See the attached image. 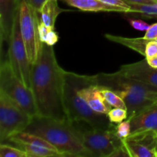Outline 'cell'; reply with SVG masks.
Returning <instances> with one entry per match:
<instances>
[{
  "label": "cell",
  "mask_w": 157,
  "mask_h": 157,
  "mask_svg": "<svg viewBox=\"0 0 157 157\" xmlns=\"http://www.w3.org/2000/svg\"><path fill=\"white\" fill-rule=\"evenodd\" d=\"M25 131L44 138L65 156L94 157L68 121H61L37 115L32 118Z\"/></svg>",
  "instance_id": "2"
},
{
  "label": "cell",
  "mask_w": 157,
  "mask_h": 157,
  "mask_svg": "<svg viewBox=\"0 0 157 157\" xmlns=\"http://www.w3.org/2000/svg\"><path fill=\"white\" fill-rule=\"evenodd\" d=\"M93 78L97 84L110 90H127L157 99V87L124 76L117 71L109 74L100 73L93 75Z\"/></svg>",
  "instance_id": "9"
},
{
  "label": "cell",
  "mask_w": 157,
  "mask_h": 157,
  "mask_svg": "<svg viewBox=\"0 0 157 157\" xmlns=\"http://www.w3.org/2000/svg\"><path fill=\"white\" fill-rule=\"evenodd\" d=\"M98 1L101 2L104 4L108 5L110 6H114V7L121 8V9H124L127 11L126 14L129 13L130 12V6H129L128 3L124 2V0H98Z\"/></svg>",
  "instance_id": "26"
},
{
  "label": "cell",
  "mask_w": 157,
  "mask_h": 157,
  "mask_svg": "<svg viewBox=\"0 0 157 157\" xmlns=\"http://www.w3.org/2000/svg\"><path fill=\"white\" fill-rule=\"evenodd\" d=\"M116 134L122 140L127 139L131 133V118L127 117L116 126Z\"/></svg>",
  "instance_id": "24"
},
{
  "label": "cell",
  "mask_w": 157,
  "mask_h": 157,
  "mask_svg": "<svg viewBox=\"0 0 157 157\" xmlns=\"http://www.w3.org/2000/svg\"><path fill=\"white\" fill-rule=\"evenodd\" d=\"M145 58H150L157 55V41H149L146 46Z\"/></svg>",
  "instance_id": "28"
},
{
  "label": "cell",
  "mask_w": 157,
  "mask_h": 157,
  "mask_svg": "<svg viewBox=\"0 0 157 157\" xmlns=\"http://www.w3.org/2000/svg\"><path fill=\"white\" fill-rule=\"evenodd\" d=\"M147 58L148 64H150L152 67L157 69V55H154V56L153 57H150V58Z\"/></svg>",
  "instance_id": "32"
},
{
  "label": "cell",
  "mask_w": 157,
  "mask_h": 157,
  "mask_svg": "<svg viewBox=\"0 0 157 157\" xmlns=\"http://www.w3.org/2000/svg\"><path fill=\"white\" fill-rule=\"evenodd\" d=\"M156 1H157V0H156Z\"/></svg>",
  "instance_id": "34"
},
{
  "label": "cell",
  "mask_w": 157,
  "mask_h": 157,
  "mask_svg": "<svg viewBox=\"0 0 157 157\" xmlns=\"http://www.w3.org/2000/svg\"><path fill=\"white\" fill-rule=\"evenodd\" d=\"M129 6H130L129 14H136L145 18H157V2L153 4L130 3Z\"/></svg>",
  "instance_id": "20"
},
{
  "label": "cell",
  "mask_w": 157,
  "mask_h": 157,
  "mask_svg": "<svg viewBox=\"0 0 157 157\" xmlns=\"http://www.w3.org/2000/svg\"><path fill=\"white\" fill-rule=\"evenodd\" d=\"M149 130L157 133V103L131 118V133Z\"/></svg>",
  "instance_id": "15"
},
{
  "label": "cell",
  "mask_w": 157,
  "mask_h": 157,
  "mask_svg": "<svg viewBox=\"0 0 157 157\" xmlns=\"http://www.w3.org/2000/svg\"><path fill=\"white\" fill-rule=\"evenodd\" d=\"M84 147L94 156L110 157L123 146L122 140L116 134V126L110 129H98L85 123H71Z\"/></svg>",
  "instance_id": "4"
},
{
  "label": "cell",
  "mask_w": 157,
  "mask_h": 157,
  "mask_svg": "<svg viewBox=\"0 0 157 157\" xmlns=\"http://www.w3.org/2000/svg\"><path fill=\"white\" fill-rule=\"evenodd\" d=\"M128 21L130 25L139 31H147L150 27V25L143 21L142 19H136V18H128Z\"/></svg>",
  "instance_id": "27"
},
{
  "label": "cell",
  "mask_w": 157,
  "mask_h": 157,
  "mask_svg": "<svg viewBox=\"0 0 157 157\" xmlns=\"http://www.w3.org/2000/svg\"><path fill=\"white\" fill-rule=\"evenodd\" d=\"M64 11L59 7L58 0H45L39 12L41 21L48 27L55 29L57 18Z\"/></svg>",
  "instance_id": "17"
},
{
  "label": "cell",
  "mask_w": 157,
  "mask_h": 157,
  "mask_svg": "<svg viewBox=\"0 0 157 157\" xmlns=\"http://www.w3.org/2000/svg\"><path fill=\"white\" fill-rule=\"evenodd\" d=\"M107 117L113 124H120L128 117V113L126 109L114 107L109 111Z\"/></svg>",
  "instance_id": "25"
},
{
  "label": "cell",
  "mask_w": 157,
  "mask_h": 157,
  "mask_svg": "<svg viewBox=\"0 0 157 157\" xmlns=\"http://www.w3.org/2000/svg\"><path fill=\"white\" fill-rule=\"evenodd\" d=\"M64 81L65 71L58 63L53 46L42 42L31 72V90L38 116L68 121L64 101Z\"/></svg>",
  "instance_id": "1"
},
{
  "label": "cell",
  "mask_w": 157,
  "mask_h": 157,
  "mask_svg": "<svg viewBox=\"0 0 157 157\" xmlns=\"http://www.w3.org/2000/svg\"><path fill=\"white\" fill-rule=\"evenodd\" d=\"M25 1L29 6H32V8H34L35 10H37L38 12H40L41 6H42L43 3L44 2L45 0H25Z\"/></svg>",
  "instance_id": "30"
},
{
  "label": "cell",
  "mask_w": 157,
  "mask_h": 157,
  "mask_svg": "<svg viewBox=\"0 0 157 157\" xmlns=\"http://www.w3.org/2000/svg\"><path fill=\"white\" fill-rule=\"evenodd\" d=\"M104 36L109 41L126 46L145 57L146 46L149 40L146 39L144 37L143 38H127V37L113 35L110 34H106Z\"/></svg>",
  "instance_id": "18"
},
{
  "label": "cell",
  "mask_w": 157,
  "mask_h": 157,
  "mask_svg": "<svg viewBox=\"0 0 157 157\" xmlns=\"http://www.w3.org/2000/svg\"><path fill=\"white\" fill-rule=\"evenodd\" d=\"M144 38L149 40V41L157 39V22L151 25L148 30L146 31Z\"/></svg>",
  "instance_id": "29"
},
{
  "label": "cell",
  "mask_w": 157,
  "mask_h": 157,
  "mask_svg": "<svg viewBox=\"0 0 157 157\" xmlns=\"http://www.w3.org/2000/svg\"><path fill=\"white\" fill-rule=\"evenodd\" d=\"M8 58L16 76L31 89V72L32 64L30 63L26 52L25 46L21 34L19 22V11L15 16L12 27V35L9 40Z\"/></svg>",
  "instance_id": "8"
},
{
  "label": "cell",
  "mask_w": 157,
  "mask_h": 157,
  "mask_svg": "<svg viewBox=\"0 0 157 157\" xmlns=\"http://www.w3.org/2000/svg\"><path fill=\"white\" fill-rule=\"evenodd\" d=\"M68 6L84 12H116L126 13L127 11L114 6L104 4L98 0H61Z\"/></svg>",
  "instance_id": "16"
},
{
  "label": "cell",
  "mask_w": 157,
  "mask_h": 157,
  "mask_svg": "<svg viewBox=\"0 0 157 157\" xmlns=\"http://www.w3.org/2000/svg\"><path fill=\"white\" fill-rule=\"evenodd\" d=\"M101 90H102V93L104 94V98H105L106 101L108 102V104L111 107H119V108H123L127 110V106H126L124 100L116 92L104 87H102Z\"/></svg>",
  "instance_id": "22"
},
{
  "label": "cell",
  "mask_w": 157,
  "mask_h": 157,
  "mask_svg": "<svg viewBox=\"0 0 157 157\" xmlns=\"http://www.w3.org/2000/svg\"><path fill=\"white\" fill-rule=\"evenodd\" d=\"M0 90L32 118L38 115L32 90L16 76L8 56L1 61Z\"/></svg>",
  "instance_id": "5"
},
{
  "label": "cell",
  "mask_w": 157,
  "mask_h": 157,
  "mask_svg": "<svg viewBox=\"0 0 157 157\" xmlns=\"http://www.w3.org/2000/svg\"><path fill=\"white\" fill-rule=\"evenodd\" d=\"M121 75L157 87V69L152 67L147 58L137 62L124 64L117 71Z\"/></svg>",
  "instance_id": "11"
},
{
  "label": "cell",
  "mask_w": 157,
  "mask_h": 157,
  "mask_svg": "<svg viewBox=\"0 0 157 157\" xmlns=\"http://www.w3.org/2000/svg\"><path fill=\"white\" fill-rule=\"evenodd\" d=\"M127 3H136V4H153L157 2L156 0H124Z\"/></svg>",
  "instance_id": "31"
},
{
  "label": "cell",
  "mask_w": 157,
  "mask_h": 157,
  "mask_svg": "<svg viewBox=\"0 0 157 157\" xmlns=\"http://www.w3.org/2000/svg\"><path fill=\"white\" fill-rule=\"evenodd\" d=\"M0 157H28V156L21 149L2 143L0 144Z\"/></svg>",
  "instance_id": "23"
},
{
  "label": "cell",
  "mask_w": 157,
  "mask_h": 157,
  "mask_svg": "<svg viewBox=\"0 0 157 157\" xmlns=\"http://www.w3.org/2000/svg\"><path fill=\"white\" fill-rule=\"evenodd\" d=\"M38 32L41 42L45 43L48 45L54 46L59 39L58 34L55 32V29L48 27L41 21H40L38 25Z\"/></svg>",
  "instance_id": "21"
},
{
  "label": "cell",
  "mask_w": 157,
  "mask_h": 157,
  "mask_svg": "<svg viewBox=\"0 0 157 157\" xmlns=\"http://www.w3.org/2000/svg\"><path fill=\"white\" fill-rule=\"evenodd\" d=\"M156 41H157V39H156Z\"/></svg>",
  "instance_id": "33"
},
{
  "label": "cell",
  "mask_w": 157,
  "mask_h": 157,
  "mask_svg": "<svg viewBox=\"0 0 157 157\" xmlns=\"http://www.w3.org/2000/svg\"><path fill=\"white\" fill-rule=\"evenodd\" d=\"M116 92L125 103L127 106L128 117H133L150 106L156 104L157 99L152 97L146 96L140 94L133 93L124 90H113Z\"/></svg>",
  "instance_id": "14"
},
{
  "label": "cell",
  "mask_w": 157,
  "mask_h": 157,
  "mask_svg": "<svg viewBox=\"0 0 157 157\" xmlns=\"http://www.w3.org/2000/svg\"><path fill=\"white\" fill-rule=\"evenodd\" d=\"M40 13L21 0L19 7V22L21 37L25 46L30 63L34 64L38 59L41 41L38 32V25L41 21Z\"/></svg>",
  "instance_id": "6"
},
{
  "label": "cell",
  "mask_w": 157,
  "mask_h": 157,
  "mask_svg": "<svg viewBox=\"0 0 157 157\" xmlns=\"http://www.w3.org/2000/svg\"><path fill=\"white\" fill-rule=\"evenodd\" d=\"M22 150L27 153L28 157H64L63 153L58 150H52L44 147L30 145V144H20L18 145Z\"/></svg>",
  "instance_id": "19"
},
{
  "label": "cell",
  "mask_w": 157,
  "mask_h": 157,
  "mask_svg": "<svg viewBox=\"0 0 157 157\" xmlns=\"http://www.w3.org/2000/svg\"><path fill=\"white\" fill-rule=\"evenodd\" d=\"M123 143L130 157H157V133L154 130L130 133Z\"/></svg>",
  "instance_id": "10"
},
{
  "label": "cell",
  "mask_w": 157,
  "mask_h": 157,
  "mask_svg": "<svg viewBox=\"0 0 157 157\" xmlns=\"http://www.w3.org/2000/svg\"><path fill=\"white\" fill-rule=\"evenodd\" d=\"M93 75H82L65 71L64 101L68 121L71 123H85L98 129H110L114 124L107 114L94 110L78 94L81 87L94 82Z\"/></svg>",
  "instance_id": "3"
},
{
  "label": "cell",
  "mask_w": 157,
  "mask_h": 157,
  "mask_svg": "<svg viewBox=\"0 0 157 157\" xmlns=\"http://www.w3.org/2000/svg\"><path fill=\"white\" fill-rule=\"evenodd\" d=\"M21 0H0V38L9 43Z\"/></svg>",
  "instance_id": "12"
},
{
  "label": "cell",
  "mask_w": 157,
  "mask_h": 157,
  "mask_svg": "<svg viewBox=\"0 0 157 157\" xmlns=\"http://www.w3.org/2000/svg\"><path fill=\"white\" fill-rule=\"evenodd\" d=\"M32 117L0 90V142H6L12 135L25 131Z\"/></svg>",
  "instance_id": "7"
},
{
  "label": "cell",
  "mask_w": 157,
  "mask_h": 157,
  "mask_svg": "<svg viewBox=\"0 0 157 157\" xmlns=\"http://www.w3.org/2000/svg\"><path fill=\"white\" fill-rule=\"evenodd\" d=\"M101 89L102 87L94 81L81 87L78 94L94 110L107 115L112 107L106 101Z\"/></svg>",
  "instance_id": "13"
}]
</instances>
